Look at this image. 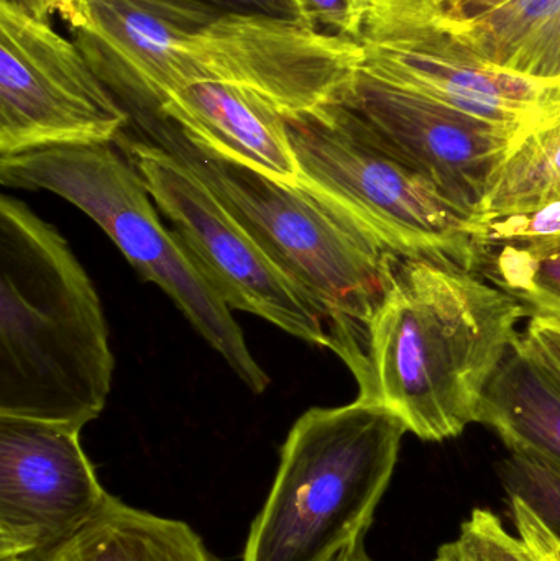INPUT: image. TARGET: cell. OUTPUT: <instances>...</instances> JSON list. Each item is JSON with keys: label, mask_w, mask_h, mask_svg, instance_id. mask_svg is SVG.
I'll return each mask as SVG.
<instances>
[{"label": "cell", "mask_w": 560, "mask_h": 561, "mask_svg": "<svg viewBox=\"0 0 560 561\" xmlns=\"http://www.w3.org/2000/svg\"><path fill=\"white\" fill-rule=\"evenodd\" d=\"M532 310L472 270L395 260L367 329L362 401L385 405L423 442L459 437Z\"/></svg>", "instance_id": "6da1fadb"}, {"label": "cell", "mask_w": 560, "mask_h": 561, "mask_svg": "<svg viewBox=\"0 0 560 561\" xmlns=\"http://www.w3.org/2000/svg\"><path fill=\"white\" fill-rule=\"evenodd\" d=\"M114 363L98 290L68 242L0 197V415L82 431L104 411Z\"/></svg>", "instance_id": "7a4b0ae2"}, {"label": "cell", "mask_w": 560, "mask_h": 561, "mask_svg": "<svg viewBox=\"0 0 560 561\" xmlns=\"http://www.w3.org/2000/svg\"><path fill=\"white\" fill-rule=\"evenodd\" d=\"M183 161L321 313L329 348L355 379L367 329L390 284L393 253L311 184L275 176L190 140L160 115L134 121Z\"/></svg>", "instance_id": "3957f363"}, {"label": "cell", "mask_w": 560, "mask_h": 561, "mask_svg": "<svg viewBox=\"0 0 560 561\" xmlns=\"http://www.w3.org/2000/svg\"><path fill=\"white\" fill-rule=\"evenodd\" d=\"M407 434L390 409L362 399L309 409L283 445L243 561H331L365 540Z\"/></svg>", "instance_id": "277c9868"}, {"label": "cell", "mask_w": 560, "mask_h": 561, "mask_svg": "<svg viewBox=\"0 0 560 561\" xmlns=\"http://www.w3.org/2000/svg\"><path fill=\"white\" fill-rule=\"evenodd\" d=\"M0 181L15 190L58 194L91 217L128 263L173 299L250 391H265L268 376L250 353L230 307L176 233L164 229L144 178L112 144L59 145L0 157Z\"/></svg>", "instance_id": "5b68a950"}, {"label": "cell", "mask_w": 560, "mask_h": 561, "mask_svg": "<svg viewBox=\"0 0 560 561\" xmlns=\"http://www.w3.org/2000/svg\"><path fill=\"white\" fill-rule=\"evenodd\" d=\"M285 121L298 176L384 249L476 272L479 224L388 154L348 108L331 104Z\"/></svg>", "instance_id": "8992f818"}, {"label": "cell", "mask_w": 560, "mask_h": 561, "mask_svg": "<svg viewBox=\"0 0 560 561\" xmlns=\"http://www.w3.org/2000/svg\"><path fill=\"white\" fill-rule=\"evenodd\" d=\"M361 71L528 135L560 112V85L490 65L444 23L433 0H375Z\"/></svg>", "instance_id": "52a82bcc"}, {"label": "cell", "mask_w": 560, "mask_h": 561, "mask_svg": "<svg viewBox=\"0 0 560 561\" xmlns=\"http://www.w3.org/2000/svg\"><path fill=\"white\" fill-rule=\"evenodd\" d=\"M117 141L197 270L230 309L262 317L289 335L329 348L321 313L201 178L148 138L121 135Z\"/></svg>", "instance_id": "ba28073f"}, {"label": "cell", "mask_w": 560, "mask_h": 561, "mask_svg": "<svg viewBox=\"0 0 560 561\" xmlns=\"http://www.w3.org/2000/svg\"><path fill=\"white\" fill-rule=\"evenodd\" d=\"M130 124L75 39L0 0V157L114 144Z\"/></svg>", "instance_id": "9c48e42d"}, {"label": "cell", "mask_w": 560, "mask_h": 561, "mask_svg": "<svg viewBox=\"0 0 560 561\" xmlns=\"http://www.w3.org/2000/svg\"><path fill=\"white\" fill-rule=\"evenodd\" d=\"M181 53L186 85H242L285 117L338 104L364 58L361 43L325 35L299 20L232 12L220 13Z\"/></svg>", "instance_id": "30bf717a"}, {"label": "cell", "mask_w": 560, "mask_h": 561, "mask_svg": "<svg viewBox=\"0 0 560 561\" xmlns=\"http://www.w3.org/2000/svg\"><path fill=\"white\" fill-rule=\"evenodd\" d=\"M338 104L348 108L388 154L476 224L493 174L526 135L364 71Z\"/></svg>", "instance_id": "8fae6325"}, {"label": "cell", "mask_w": 560, "mask_h": 561, "mask_svg": "<svg viewBox=\"0 0 560 561\" xmlns=\"http://www.w3.org/2000/svg\"><path fill=\"white\" fill-rule=\"evenodd\" d=\"M71 425L0 415V561H53L111 494Z\"/></svg>", "instance_id": "7c38bea8"}, {"label": "cell", "mask_w": 560, "mask_h": 561, "mask_svg": "<svg viewBox=\"0 0 560 561\" xmlns=\"http://www.w3.org/2000/svg\"><path fill=\"white\" fill-rule=\"evenodd\" d=\"M220 13L206 0H65L58 15L134 117L183 88V46Z\"/></svg>", "instance_id": "4fadbf2b"}, {"label": "cell", "mask_w": 560, "mask_h": 561, "mask_svg": "<svg viewBox=\"0 0 560 561\" xmlns=\"http://www.w3.org/2000/svg\"><path fill=\"white\" fill-rule=\"evenodd\" d=\"M157 114L216 153L275 176L299 178L285 115L250 89L193 82L168 94Z\"/></svg>", "instance_id": "5bb4252c"}, {"label": "cell", "mask_w": 560, "mask_h": 561, "mask_svg": "<svg viewBox=\"0 0 560 561\" xmlns=\"http://www.w3.org/2000/svg\"><path fill=\"white\" fill-rule=\"evenodd\" d=\"M477 424L495 431L510 454L560 473V379L522 335L487 386Z\"/></svg>", "instance_id": "9a60e30c"}, {"label": "cell", "mask_w": 560, "mask_h": 561, "mask_svg": "<svg viewBox=\"0 0 560 561\" xmlns=\"http://www.w3.org/2000/svg\"><path fill=\"white\" fill-rule=\"evenodd\" d=\"M443 19L490 65L560 85V0H506L472 19Z\"/></svg>", "instance_id": "2e32d148"}, {"label": "cell", "mask_w": 560, "mask_h": 561, "mask_svg": "<svg viewBox=\"0 0 560 561\" xmlns=\"http://www.w3.org/2000/svg\"><path fill=\"white\" fill-rule=\"evenodd\" d=\"M53 561H214L183 520L108 497L104 510Z\"/></svg>", "instance_id": "e0dca14e"}, {"label": "cell", "mask_w": 560, "mask_h": 561, "mask_svg": "<svg viewBox=\"0 0 560 561\" xmlns=\"http://www.w3.org/2000/svg\"><path fill=\"white\" fill-rule=\"evenodd\" d=\"M560 203V112L522 138L493 174L483 220Z\"/></svg>", "instance_id": "ac0fdd59"}, {"label": "cell", "mask_w": 560, "mask_h": 561, "mask_svg": "<svg viewBox=\"0 0 560 561\" xmlns=\"http://www.w3.org/2000/svg\"><path fill=\"white\" fill-rule=\"evenodd\" d=\"M476 272L533 312L560 317V237L480 249Z\"/></svg>", "instance_id": "d6986e66"}, {"label": "cell", "mask_w": 560, "mask_h": 561, "mask_svg": "<svg viewBox=\"0 0 560 561\" xmlns=\"http://www.w3.org/2000/svg\"><path fill=\"white\" fill-rule=\"evenodd\" d=\"M510 497L525 501L560 536V473L532 458L510 454L499 465Z\"/></svg>", "instance_id": "ffe728a7"}, {"label": "cell", "mask_w": 560, "mask_h": 561, "mask_svg": "<svg viewBox=\"0 0 560 561\" xmlns=\"http://www.w3.org/2000/svg\"><path fill=\"white\" fill-rule=\"evenodd\" d=\"M456 542L467 561H536L525 540L510 534L489 510H473L460 526Z\"/></svg>", "instance_id": "44dd1931"}, {"label": "cell", "mask_w": 560, "mask_h": 561, "mask_svg": "<svg viewBox=\"0 0 560 561\" xmlns=\"http://www.w3.org/2000/svg\"><path fill=\"white\" fill-rule=\"evenodd\" d=\"M296 20L325 33L361 43L375 0H292Z\"/></svg>", "instance_id": "7402d4cb"}, {"label": "cell", "mask_w": 560, "mask_h": 561, "mask_svg": "<svg viewBox=\"0 0 560 561\" xmlns=\"http://www.w3.org/2000/svg\"><path fill=\"white\" fill-rule=\"evenodd\" d=\"M555 237H560V203L515 216L483 220L479 224V252L483 247Z\"/></svg>", "instance_id": "603a6c76"}, {"label": "cell", "mask_w": 560, "mask_h": 561, "mask_svg": "<svg viewBox=\"0 0 560 561\" xmlns=\"http://www.w3.org/2000/svg\"><path fill=\"white\" fill-rule=\"evenodd\" d=\"M510 513L516 533L525 540L536 561H560V536L519 497H510Z\"/></svg>", "instance_id": "cb8c5ba5"}, {"label": "cell", "mask_w": 560, "mask_h": 561, "mask_svg": "<svg viewBox=\"0 0 560 561\" xmlns=\"http://www.w3.org/2000/svg\"><path fill=\"white\" fill-rule=\"evenodd\" d=\"M526 345L560 379V317L533 312L522 333Z\"/></svg>", "instance_id": "d4e9b609"}, {"label": "cell", "mask_w": 560, "mask_h": 561, "mask_svg": "<svg viewBox=\"0 0 560 561\" xmlns=\"http://www.w3.org/2000/svg\"><path fill=\"white\" fill-rule=\"evenodd\" d=\"M222 12L265 13V15L296 19L292 0H206Z\"/></svg>", "instance_id": "484cf974"}, {"label": "cell", "mask_w": 560, "mask_h": 561, "mask_svg": "<svg viewBox=\"0 0 560 561\" xmlns=\"http://www.w3.org/2000/svg\"><path fill=\"white\" fill-rule=\"evenodd\" d=\"M434 5L450 20H466L482 15L506 0H433Z\"/></svg>", "instance_id": "4316f807"}, {"label": "cell", "mask_w": 560, "mask_h": 561, "mask_svg": "<svg viewBox=\"0 0 560 561\" xmlns=\"http://www.w3.org/2000/svg\"><path fill=\"white\" fill-rule=\"evenodd\" d=\"M20 9L26 10L38 19L48 20L53 13H58L65 0H5Z\"/></svg>", "instance_id": "83f0119b"}, {"label": "cell", "mask_w": 560, "mask_h": 561, "mask_svg": "<svg viewBox=\"0 0 560 561\" xmlns=\"http://www.w3.org/2000/svg\"><path fill=\"white\" fill-rule=\"evenodd\" d=\"M331 561H374V559H372L370 553L367 552L365 540H361V542L354 543V546L345 549L344 552L339 553V556Z\"/></svg>", "instance_id": "f1b7e54d"}, {"label": "cell", "mask_w": 560, "mask_h": 561, "mask_svg": "<svg viewBox=\"0 0 560 561\" xmlns=\"http://www.w3.org/2000/svg\"><path fill=\"white\" fill-rule=\"evenodd\" d=\"M437 557H441L443 561H467L466 556H464L456 540H454V542L444 543L439 552H437Z\"/></svg>", "instance_id": "f546056e"}, {"label": "cell", "mask_w": 560, "mask_h": 561, "mask_svg": "<svg viewBox=\"0 0 560 561\" xmlns=\"http://www.w3.org/2000/svg\"><path fill=\"white\" fill-rule=\"evenodd\" d=\"M433 561H443V559H441V557H436V560Z\"/></svg>", "instance_id": "4dcf8cb0"}]
</instances>
